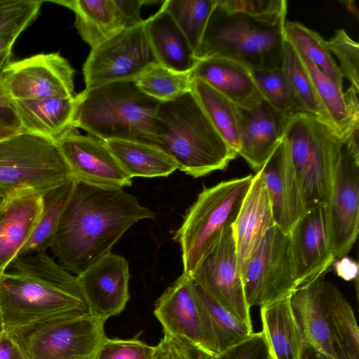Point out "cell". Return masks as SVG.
Segmentation results:
<instances>
[{
  "mask_svg": "<svg viewBox=\"0 0 359 359\" xmlns=\"http://www.w3.org/2000/svg\"><path fill=\"white\" fill-rule=\"evenodd\" d=\"M154 217L123 189L75 180L49 249L61 266L78 276L111 253L132 226Z\"/></svg>",
  "mask_w": 359,
  "mask_h": 359,
  "instance_id": "1",
  "label": "cell"
},
{
  "mask_svg": "<svg viewBox=\"0 0 359 359\" xmlns=\"http://www.w3.org/2000/svg\"><path fill=\"white\" fill-rule=\"evenodd\" d=\"M0 311L5 331L90 313L76 276L46 251L18 255L0 277Z\"/></svg>",
  "mask_w": 359,
  "mask_h": 359,
  "instance_id": "2",
  "label": "cell"
},
{
  "mask_svg": "<svg viewBox=\"0 0 359 359\" xmlns=\"http://www.w3.org/2000/svg\"><path fill=\"white\" fill-rule=\"evenodd\" d=\"M154 145L194 177L224 170L238 153L217 131L191 93L161 102L154 119Z\"/></svg>",
  "mask_w": 359,
  "mask_h": 359,
  "instance_id": "3",
  "label": "cell"
},
{
  "mask_svg": "<svg viewBox=\"0 0 359 359\" xmlns=\"http://www.w3.org/2000/svg\"><path fill=\"white\" fill-rule=\"evenodd\" d=\"M160 103L133 81L85 88L75 95L72 126L104 142L122 140L154 145V119Z\"/></svg>",
  "mask_w": 359,
  "mask_h": 359,
  "instance_id": "4",
  "label": "cell"
},
{
  "mask_svg": "<svg viewBox=\"0 0 359 359\" xmlns=\"http://www.w3.org/2000/svg\"><path fill=\"white\" fill-rule=\"evenodd\" d=\"M285 21L229 12L216 4L195 57L226 58L250 70L282 68Z\"/></svg>",
  "mask_w": 359,
  "mask_h": 359,
  "instance_id": "5",
  "label": "cell"
},
{
  "mask_svg": "<svg viewBox=\"0 0 359 359\" xmlns=\"http://www.w3.org/2000/svg\"><path fill=\"white\" fill-rule=\"evenodd\" d=\"M252 178L222 181L198 194L172 237L180 247L183 273L190 277L233 226Z\"/></svg>",
  "mask_w": 359,
  "mask_h": 359,
  "instance_id": "6",
  "label": "cell"
},
{
  "mask_svg": "<svg viewBox=\"0 0 359 359\" xmlns=\"http://www.w3.org/2000/svg\"><path fill=\"white\" fill-rule=\"evenodd\" d=\"M284 140L305 212L327 205L344 142L332 128L306 113L288 117Z\"/></svg>",
  "mask_w": 359,
  "mask_h": 359,
  "instance_id": "7",
  "label": "cell"
},
{
  "mask_svg": "<svg viewBox=\"0 0 359 359\" xmlns=\"http://www.w3.org/2000/svg\"><path fill=\"white\" fill-rule=\"evenodd\" d=\"M72 178L55 142L24 132L0 140V196L43 194Z\"/></svg>",
  "mask_w": 359,
  "mask_h": 359,
  "instance_id": "8",
  "label": "cell"
},
{
  "mask_svg": "<svg viewBox=\"0 0 359 359\" xmlns=\"http://www.w3.org/2000/svg\"><path fill=\"white\" fill-rule=\"evenodd\" d=\"M105 321L91 313L50 319L5 331L25 359H96Z\"/></svg>",
  "mask_w": 359,
  "mask_h": 359,
  "instance_id": "9",
  "label": "cell"
},
{
  "mask_svg": "<svg viewBox=\"0 0 359 359\" xmlns=\"http://www.w3.org/2000/svg\"><path fill=\"white\" fill-rule=\"evenodd\" d=\"M154 314L163 334L182 340L212 358L219 353L208 312L191 277L182 273L155 302Z\"/></svg>",
  "mask_w": 359,
  "mask_h": 359,
  "instance_id": "10",
  "label": "cell"
},
{
  "mask_svg": "<svg viewBox=\"0 0 359 359\" xmlns=\"http://www.w3.org/2000/svg\"><path fill=\"white\" fill-rule=\"evenodd\" d=\"M247 303L262 306L289 297L297 288L289 233L271 228L251 257L243 277Z\"/></svg>",
  "mask_w": 359,
  "mask_h": 359,
  "instance_id": "11",
  "label": "cell"
},
{
  "mask_svg": "<svg viewBox=\"0 0 359 359\" xmlns=\"http://www.w3.org/2000/svg\"><path fill=\"white\" fill-rule=\"evenodd\" d=\"M156 62L144 20L91 49L83 65L86 88L116 81H135L147 67Z\"/></svg>",
  "mask_w": 359,
  "mask_h": 359,
  "instance_id": "12",
  "label": "cell"
},
{
  "mask_svg": "<svg viewBox=\"0 0 359 359\" xmlns=\"http://www.w3.org/2000/svg\"><path fill=\"white\" fill-rule=\"evenodd\" d=\"M74 70L58 53L11 62L0 73V89L11 101L74 97Z\"/></svg>",
  "mask_w": 359,
  "mask_h": 359,
  "instance_id": "13",
  "label": "cell"
},
{
  "mask_svg": "<svg viewBox=\"0 0 359 359\" xmlns=\"http://www.w3.org/2000/svg\"><path fill=\"white\" fill-rule=\"evenodd\" d=\"M326 209L330 247L339 259L351 251L359 229V151L344 142Z\"/></svg>",
  "mask_w": 359,
  "mask_h": 359,
  "instance_id": "14",
  "label": "cell"
},
{
  "mask_svg": "<svg viewBox=\"0 0 359 359\" xmlns=\"http://www.w3.org/2000/svg\"><path fill=\"white\" fill-rule=\"evenodd\" d=\"M190 277L216 302L252 326L232 226Z\"/></svg>",
  "mask_w": 359,
  "mask_h": 359,
  "instance_id": "15",
  "label": "cell"
},
{
  "mask_svg": "<svg viewBox=\"0 0 359 359\" xmlns=\"http://www.w3.org/2000/svg\"><path fill=\"white\" fill-rule=\"evenodd\" d=\"M57 144L75 180L105 188L132 184L104 141L73 130Z\"/></svg>",
  "mask_w": 359,
  "mask_h": 359,
  "instance_id": "16",
  "label": "cell"
},
{
  "mask_svg": "<svg viewBox=\"0 0 359 359\" xmlns=\"http://www.w3.org/2000/svg\"><path fill=\"white\" fill-rule=\"evenodd\" d=\"M289 236L297 287L324 276L336 260L329 241L326 206L304 212Z\"/></svg>",
  "mask_w": 359,
  "mask_h": 359,
  "instance_id": "17",
  "label": "cell"
},
{
  "mask_svg": "<svg viewBox=\"0 0 359 359\" xmlns=\"http://www.w3.org/2000/svg\"><path fill=\"white\" fill-rule=\"evenodd\" d=\"M76 277L92 315L106 322L125 309L130 273L123 257L110 253Z\"/></svg>",
  "mask_w": 359,
  "mask_h": 359,
  "instance_id": "18",
  "label": "cell"
},
{
  "mask_svg": "<svg viewBox=\"0 0 359 359\" xmlns=\"http://www.w3.org/2000/svg\"><path fill=\"white\" fill-rule=\"evenodd\" d=\"M238 154L257 172L284 138L288 117L265 100L252 108L238 107Z\"/></svg>",
  "mask_w": 359,
  "mask_h": 359,
  "instance_id": "19",
  "label": "cell"
},
{
  "mask_svg": "<svg viewBox=\"0 0 359 359\" xmlns=\"http://www.w3.org/2000/svg\"><path fill=\"white\" fill-rule=\"evenodd\" d=\"M276 225L289 233L304 213L299 182L284 140L260 170Z\"/></svg>",
  "mask_w": 359,
  "mask_h": 359,
  "instance_id": "20",
  "label": "cell"
},
{
  "mask_svg": "<svg viewBox=\"0 0 359 359\" xmlns=\"http://www.w3.org/2000/svg\"><path fill=\"white\" fill-rule=\"evenodd\" d=\"M275 225L271 201L259 170L253 175L232 226L242 277L264 236Z\"/></svg>",
  "mask_w": 359,
  "mask_h": 359,
  "instance_id": "21",
  "label": "cell"
},
{
  "mask_svg": "<svg viewBox=\"0 0 359 359\" xmlns=\"http://www.w3.org/2000/svg\"><path fill=\"white\" fill-rule=\"evenodd\" d=\"M42 194L27 190L7 198L0 215V269H7L34 231L42 211Z\"/></svg>",
  "mask_w": 359,
  "mask_h": 359,
  "instance_id": "22",
  "label": "cell"
},
{
  "mask_svg": "<svg viewBox=\"0 0 359 359\" xmlns=\"http://www.w3.org/2000/svg\"><path fill=\"white\" fill-rule=\"evenodd\" d=\"M189 74L191 80L204 81L238 107L252 108L264 100L251 70L233 60L222 57L201 60Z\"/></svg>",
  "mask_w": 359,
  "mask_h": 359,
  "instance_id": "23",
  "label": "cell"
},
{
  "mask_svg": "<svg viewBox=\"0 0 359 359\" xmlns=\"http://www.w3.org/2000/svg\"><path fill=\"white\" fill-rule=\"evenodd\" d=\"M21 129L55 144L73 130L75 96L11 101Z\"/></svg>",
  "mask_w": 359,
  "mask_h": 359,
  "instance_id": "24",
  "label": "cell"
},
{
  "mask_svg": "<svg viewBox=\"0 0 359 359\" xmlns=\"http://www.w3.org/2000/svg\"><path fill=\"white\" fill-rule=\"evenodd\" d=\"M324 276L298 287L290 297V306L304 341L329 359H341L320 305L319 285Z\"/></svg>",
  "mask_w": 359,
  "mask_h": 359,
  "instance_id": "25",
  "label": "cell"
},
{
  "mask_svg": "<svg viewBox=\"0 0 359 359\" xmlns=\"http://www.w3.org/2000/svg\"><path fill=\"white\" fill-rule=\"evenodd\" d=\"M151 46L158 63L172 70L190 73L198 63L186 36L162 6L144 20Z\"/></svg>",
  "mask_w": 359,
  "mask_h": 359,
  "instance_id": "26",
  "label": "cell"
},
{
  "mask_svg": "<svg viewBox=\"0 0 359 359\" xmlns=\"http://www.w3.org/2000/svg\"><path fill=\"white\" fill-rule=\"evenodd\" d=\"M321 308L341 359H359V331L353 309L337 287L321 280L319 285Z\"/></svg>",
  "mask_w": 359,
  "mask_h": 359,
  "instance_id": "27",
  "label": "cell"
},
{
  "mask_svg": "<svg viewBox=\"0 0 359 359\" xmlns=\"http://www.w3.org/2000/svg\"><path fill=\"white\" fill-rule=\"evenodd\" d=\"M290 297L260 307L262 332L272 359H299L305 342L293 316Z\"/></svg>",
  "mask_w": 359,
  "mask_h": 359,
  "instance_id": "28",
  "label": "cell"
},
{
  "mask_svg": "<svg viewBox=\"0 0 359 359\" xmlns=\"http://www.w3.org/2000/svg\"><path fill=\"white\" fill-rule=\"evenodd\" d=\"M72 10L74 26L81 38L91 49L124 29L114 0L50 1Z\"/></svg>",
  "mask_w": 359,
  "mask_h": 359,
  "instance_id": "29",
  "label": "cell"
},
{
  "mask_svg": "<svg viewBox=\"0 0 359 359\" xmlns=\"http://www.w3.org/2000/svg\"><path fill=\"white\" fill-rule=\"evenodd\" d=\"M105 142L131 178L167 177L178 169L175 160L156 145L122 140Z\"/></svg>",
  "mask_w": 359,
  "mask_h": 359,
  "instance_id": "30",
  "label": "cell"
},
{
  "mask_svg": "<svg viewBox=\"0 0 359 359\" xmlns=\"http://www.w3.org/2000/svg\"><path fill=\"white\" fill-rule=\"evenodd\" d=\"M294 48L311 79L319 100L331 120L334 130L344 142L353 128L359 125V121H354L351 116L343 88L325 75L300 50Z\"/></svg>",
  "mask_w": 359,
  "mask_h": 359,
  "instance_id": "31",
  "label": "cell"
},
{
  "mask_svg": "<svg viewBox=\"0 0 359 359\" xmlns=\"http://www.w3.org/2000/svg\"><path fill=\"white\" fill-rule=\"evenodd\" d=\"M191 91L217 131L238 153L240 147L238 107L198 79L191 80Z\"/></svg>",
  "mask_w": 359,
  "mask_h": 359,
  "instance_id": "32",
  "label": "cell"
},
{
  "mask_svg": "<svg viewBox=\"0 0 359 359\" xmlns=\"http://www.w3.org/2000/svg\"><path fill=\"white\" fill-rule=\"evenodd\" d=\"M74 183L75 180L72 178L42 194L43 206L39 222L18 255L45 252L49 249Z\"/></svg>",
  "mask_w": 359,
  "mask_h": 359,
  "instance_id": "33",
  "label": "cell"
},
{
  "mask_svg": "<svg viewBox=\"0 0 359 359\" xmlns=\"http://www.w3.org/2000/svg\"><path fill=\"white\" fill-rule=\"evenodd\" d=\"M285 40L300 50L325 75L343 88V76L330 53L326 41L316 31L302 23L287 20Z\"/></svg>",
  "mask_w": 359,
  "mask_h": 359,
  "instance_id": "34",
  "label": "cell"
},
{
  "mask_svg": "<svg viewBox=\"0 0 359 359\" xmlns=\"http://www.w3.org/2000/svg\"><path fill=\"white\" fill-rule=\"evenodd\" d=\"M282 68L297 102L304 112L333 128L331 120L319 100L304 65L294 47L287 41L285 43Z\"/></svg>",
  "mask_w": 359,
  "mask_h": 359,
  "instance_id": "35",
  "label": "cell"
},
{
  "mask_svg": "<svg viewBox=\"0 0 359 359\" xmlns=\"http://www.w3.org/2000/svg\"><path fill=\"white\" fill-rule=\"evenodd\" d=\"M135 82L142 93L160 102L175 100L191 91V85L189 73L175 72L158 62L147 67Z\"/></svg>",
  "mask_w": 359,
  "mask_h": 359,
  "instance_id": "36",
  "label": "cell"
},
{
  "mask_svg": "<svg viewBox=\"0 0 359 359\" xmlns=\"http://www.w3.org/2000/svg\"><path fill=\"white\" fill-rule=\"evenodd\" d=\"M216 4L217 0H165L161 6L172 16L195 53Z\"/></svg>",
  "mask_w": 359,
  "mask_h": 359,
  "instance_id": "37",
  "label": "cell"
},
{
  "mask_svg": "<svg viewBox=\"0 0 359 359\" xmlns=\"http://www.w3.org/2000/svg\"><path fill=\"white\" fill-rule=\"evenodd\" d=\"M195 290L210 316L219 353L242 342L253 333L252 326L240 320L211 298L198 285Z\"/></svg>",
  "mask_w": 359,
  "mask_h": 359,
  "instance_id": "38",
  "label": "cell"
},
{
  "mask_svg": "<svg viewBox=\"0 0 359 359\" xmlns=\"http://www.w3.org/2000/svg\"><path fill=\"white\" fill-rule=\"evenodd\" d=\"M264 99L287 117L305 113L292 91L283 68L251 70Z\"/></svg>",
  "mask_w": 359,
  "mask_h": 359,
  "instance_id": "39",
  "label": "cell"
},
{
  "mask_svg": "<svg viewBox=\"0 0 359 359\" xmlns=\"http://www.w3.org/2000/svg\"><path fill=\"white\" fill-rule=\"evenodd\" d=\"M43 1L0 0V34L20 35L36 18Z\"/></svg>",
  "mask_w": 359,
  "mask_h": 359,
  "instance_id": "40",
  "label": "cell"
},
{
  "mask_svg": "<svg viewBox=\"0 0 359 359\" xmlns=\"http://www.w3.org/2000/svg\"><path fill=\"white\" fill-rule=\"evenodd\" d=\"M330 53L338 58L339 71L346 78L356 92L359 93V45L353 41L344 29L334 32L329 41H326Z\"/></svg>",
  "mask_w": 359,
  "mask_h": 359,
  "instance_id": "41",
  "label": "cell"
},
{
  "mask_svg": "<svg viewBox=\"0 0 359 359\" xmlns=\"http://www.w3.org/2000/svg\"><path fill=\"white\" fill-rule=\"evenodd\" d=\"M217 4L229 12L270 20L286 19L285 0H217Z\"/></svg>",
  "mask_w": 359,
  "mask_h": 359,
  "instance_id": "42",
  "label": "cell"
},
{
  "mask_svg": "<svg viewBox=\"0 0 359 359\" xmlns=\"http://www.w3.org/2000/svg\"><path fill=\"white\" fill-rule=\"evenodd\" d=\"M139 334L128 339L107 337L96 359H151L154 346L140 340Z\"/></svg>",
  "mask_w": 359,
  "mask_h": 359,
  "instance_id": "43",
  "label": "cell"
},
{
  "mask_svg": "<svg viewBox=\"0 0 359 359\" xmlns=\"http://www.w3.org/2000/svg\"><path fill=\"white\" fill-rule=\"evenodd\" d=\"M212 359H272L262 332H254L242 342L218 353Z\"/></svg>",
  "mask_w": 359,
  "mask_h": 359,
  "instance_id": "44",
  "label": "cell"
},
{
  "mask_svg": "<svg viewBox=\"0 0 359 359\" xmlns=\"http://www.w3.org/2000/svg\"><path fill=\"white\" fill-rule=\"evenodd\" d=\"M118 11L125 29L141 24L144 20L140 17V9L144 4L151 1L144 0H114Z\"/></svg>",
  "mask_w": 359,
  "mask_h": 359,
  "instance_id": "45",
  "label": "cell"
},
{
  "mask_svg": "<svg viewBox=\"0 0 359 359\" xmlns=\"http://www.w3.org/2000/svg\"><path fill=\"white\" fill-rule=\"evenodd\" d=\"M338 276L346 281L358 280V264L351 258L344 256L332 264Z\"/></svg>",
  "mask_w": 359,
  "mask_h": 359,
  "instance_id": "46",
  "label": "cell"
},
{
  "mask_svg": "<svg viewBox=\"0 0 359 359\" xmlns=\"http://www.w3.org/2000/svg\"><path fill=\"white\" fill-rule=\"evenodd\" d=\"M0 122L9 126L21 129L12 102L0 89ZM22 130V129H21Z\"/></svg>",
  "mask_w": 359,
  "mask_h": 359,
  "instance_id": "47",
  "label": "cell"
},
{
  "mask_svg": "<svg viewBox=\"0 0 359 359\" xmlns=\"http://www.w3.org/2000/svg\"><path fill=\"white\" fill-rule=\"evenodd\" d=\"M151 359H180L171 338L168 334H163L158 344L154 346Z\"/></svg>",
  "mask_w": 359,
  "mask_h": 359,
  "instance_id": "48",
  "label": "cell"
},
{
  "mask_svg": "<svg viewBox=\"0 0 359 359\" xmlns=\"http://www.w3.org/2000/svg\"><path fill=\"white\" fill-rule=\"evenodd\" d=\"M19 36L17 34H0V73L12 62V49Z\"/></svg>",
  "mask_w": 359,
  "mask_h": 359,
  "instance_id": "49",
  "label": "cell"
},
{
  "mask_svg": "<svg viewBox=\"0 0 359 359\" xmlns=\"http://www.w3.org/2000/svg\"><path fill=\"white\" fill-rule=\"evenodd\" d=\"M0 359H25L18 345L6 332L0 337Z\"/></svg>",
  "mask_w": 359,
  "mask_h": 359,
  "instance_id": "50",
  "label": "cell"
},
{
  "mask_svg": "<svg viewBox=\"0 0 359 359\" xmlns=\"http://www.w3.org/2000/svg\"><path fill=\"white\" fill-rule=\"evenodd\" d=\"M170 337L172 339L180 359H212L209 355L194 348L186 342L171 337Z\"/></svg>",
  "mask_w": 359,
  "mask_h": 359,
  "instance_id": "51",
  "label": "cell"
},
{
  "mask_svg": "<svg viewBox=\"0 0 359 359\" xmlns=\"http://www.w3.org/2000/svg\"><path fill=\"white\" fill-rule=\"evenodd\" d=\"M299 359H329L313 346L304 342Z\"/></svg>",
  "mask_w": 359,
  "mask_h": 359,
  "instance_id": "52",
  "label": "cell"
},
{
  "mask_svg": "<svg viewBox=\"0 0 359 359\" xmlns=\"http://www.w3.org/2000/svg\"><path fill=\"white\" fill-rule=\"evenodd\" d=\"M22 133L21 129L15 128L0 122V140Z\"/></svg>",
  "mask_w": 359,
  "mask_h": 359,
  "instance_id": "53",
  "label": "cell"
},
{
  "mask_svg": "<svg viewBox=\"0 0 359 359\" xmlns=\"http://www.w3.org/2000/svg\"><path fill=\"white\" fill-rule=\"evenodd\" d=\"M6 201L7 198L0 196V215L4 210Z\"/></svg>",
  "mask_w": 359,
  "mask_h": 359,
  "instance_id": "54",
  "label": "cell"
},
{
  "mask_svg": "<svg viewBox=\"0 0 359 359\" xmlns=\"http://www.w3.org/2000/svg\"><path fill=\"white\" fill-rule=\"evenodd\" d=\"M4 332H5L4 323V320H3L1 312L0 311V337L4 333Z\"/></svg>",
  "mask_w": 359,
  "mask_h": 359,
  "instance_id": "55",
  "label": "cell"
},
{
  "mask_svg": "<svg viewBox=\"0 0 359 359\" xmlns=\"http://www.w3.org/2000/svg\"><path fill=\"white\" fill-rule=\"evenodd\" d=\"M5 271H6V270H4V269H0V277H1V276L2 275V273H3Z\"/></svg>",
  "mask_w": 359,
  "mask_h": 359,
  "instance_id": "56",
  "label": "cell"
}]
</instances>
